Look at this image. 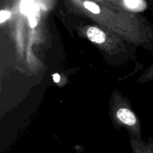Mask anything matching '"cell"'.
<instances>
[{"mask_svg": "<svg viewBox=\"0 0 153 153\" xmlns=\"http://www.w3.org/2000/svg\"><path fill=\"white\" fill-rule=\"evenodd\" d=\"M60 79H61V76L58 74V73H55V74L53 75V80L54 82L58 83V82H60Z\"/></svg>", "mask_w": 153, "mask_h": 153, "instance_id": "obj_7", "label": "cell"}, {"mask_svg": "<svg viewBox=\"0 0 153 153\" xmlns=\"http://www.w3.org/2000/svg\"><path fill=\"white\" fill-rule=\"evenodd\" d=\"M85 7L88 10H89L90 11H91L94 13H96V14H98L100 12V7L97 4H96L95 3L91 2V1H85Z\"/></svg>", "mask_w": 153, "mask_h": 153, "instance_id": "obj_5", "label": "cell"}, {"mask_svg": "<svg viewBox=\"0 0 153 153\" xmlns=\"http://www.w3.org/2000/svg\"><path fill=\"white\" fill-rule=\"evenodd\" d=\"M124 4L128 8L137 12L142 11L146 7V1L142 0H126L124 1Z\"/></svg>", "mask_w": 153, "mask_h": 153, "instance_id": "obj_3", "label": "cell"}, {"mask_svg": "<svg viewBox=\"0 0 153 153\" xmlns=\"http://www.w3.org/2000/svg\"><path fill=\"white\" fill-rule=\"evenodd\" d=\"M10 16V12L7 11V10H1V13H0V22L2 23L4 21L7 20Z\"/></svg>", "mask_w": 153, "mask_h": 153, "instance_id": "obj_6", "label": "cell"}, {"mask_svg": "<svg viewBox=\"0 0 153 153\" xmlns=\"http://www.w3.org/2000/svg\"><path fill=\"white\" fill-rule=\"evenodd\" d=\"M117 118L123 123L128 126H134L137 122L134 113L127 108H120L117 113Z\"/></svg>", "mask_w": 153, "mask_h": 153, "instance_id": "obj_1", "label": "cell"}, {"mask_svg": "<svg viewBox=\"0 0 153 153\" xmlns=\"http://www.w3.org/2000/svg\"><path fill=\"white\" fill-rule=\"evenodd\" d=\"M21 10H22V13H25V14H28L30 16L34 14L35 11H34V7L32 5V2L30 1H25L22 2V7H21Z\"/></svg>", "mask_w": 153, "mask_h": 153, "instance_id": "obj_4", "label": "cell"}, {"mask_svg": "<svg viewBox=\"0 0 153 153\" xmlns=\"http://www.w3.org/2000/svg\"><path fill=\"white\" fill-rule=\"evenodd\" d=\"M87 35L92 42L101 44L105 41L106 36L105 33L97 27H91L87 31Z\"/></svg>", "mask_w": 153, "mask_h": 153, "instance_id": "obj_2", "label": "cell"}]
</instances>
